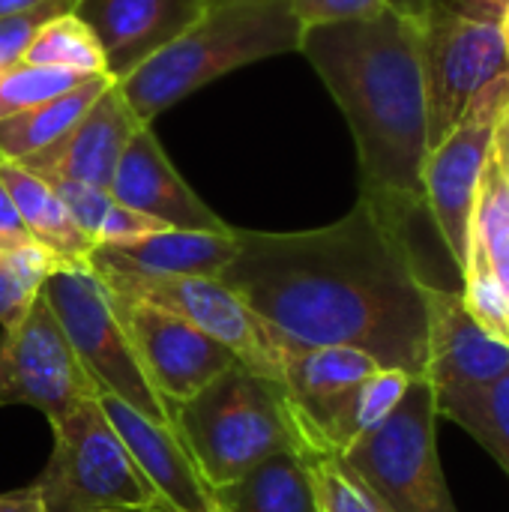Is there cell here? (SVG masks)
<instances>
[{
    "label": "cell",
    "instance_id": "obj_1",
    "mask_svg": "<svg viewBox=\"0 0 509 512\" xmlns=\"http://www.w3.org/2000/svg\"><path fill=\"white\" fill-rule=\"evenodd\" d=\"M228 285L267 327L276 348L348 345L381 369L423 378L429 306L414 243L357 201L342 219L309 231L234 228Z\"/></svg>",
    "mask_w": 509,
    "mask_h": 512
},
{
    "label": "cell",
    "instance_id": "obj_2",
    "mask_svg": "<svg viewBox=\"0 0 509 512\" xmlns=\"http://www.w3.org/2000/svg\"><path fill=\"white\" fill-rule=\"evenodd\" d=\"M300 54L348 120L360 165V201L411 240L414 225L429 216L423 195L429 111L420 21L384 6L369 18L306 27Z\"/></svg>",
    "mask_w": 509,
    "mask_h": 512
},
{
    "label": "cell",
    "instance_id": "obj_3",
    "mask_svg": "<svg viewBox=\"0 0 509 512\" xmlns=\"http://www.w3.org/2000/svg\"><path fill=\"white\" fill-rule=\"evenodd\" d=\"M303 24L288 0L267 3H219L165 51L117 81L141 123H153L165 108L201 90L204 84L243 69L249 63L300 51Z\"/></svg>",
    "mask_w": 509,
    "mask_h": 512
},
{
    "label": "cell",
    "instance_id": "obj_4",
    "mask_svg": "<svg viewBox=\"0 0 509 512\" xmlns=\"http://www.w3.org/2000/svg\"><path fill=\"white\" fill-rule=\"evenodd\" d=\"M174 429L213 489H225L276 453L306 456L285 387L237 363L174 408Z\"/></svg>",
    "mask_w": 509,
    "mask_h": 512
},
{
    "label": "cell",
    "instance_id": "obj_5",
    "mask_svg": "<svg viewBox=\"0 0 509 512\" xmlns=\"http://www.w3.org/2000/svg\"><path fill=\"white\" fill-rule=\"evenodd\" d=\"M39 297L54 312L78 366L96 393L123 402L156 426L174 429V411L153 390L117 315L114 297L90 264L57 267L45 279Z\"/></svg>",
    "mask_w": 509,
    "mask_h": 512
},
{
    "label": "cell",
    "instance_id": "obj_6",
    "mask_svg": "<svg viewBox=\"0 0 509 512\" xmlns=\"http://www.w3.org/2000/svg\"><path fill=\"white\" fill-rule=\"evenodd\" d=\"M54 450L33 480L45 512H171L108 423L96 396L51 423Z\"/></svg>",
    "mask_w": 509,
    "mask_h": 512
},
{
    "label": "cell",
    "instance_id": "obj_7",
    "mask_svg": "<svg viewBox=\"0 0 509 512\" xmlns=\"http://www.w3.org/2000/svg\"><path fill=\"white\" fill-rule=\"evenodd\" d=\"M435 423V390L426 378H414L399 408L336 459L381 512H459L438 459Z\"/></svg>",
    "mask_w": 509,
    "mask_h": 512
},
{
    "label": "cell",
    "instance_id": "obj_8",
    "mask_svg": "<svg viewBox=\"0 0 509 512\" xmlns=\"http://www.w3.org/2000/svg\"><path fill=\"white\" fill-rule=\"evenodd\" d=\"M420 57L432 150L462 120L474 96L509 72L501 21L474 15L456 0H435L420 21Z\"/></svg>",
    "mask_w": 509,
    "mask_h": 512
},
{
    "label": "cell",
    "instance_id": "obj_9",
    "mask_svg": "<svg viewBox=\"0 0 509 512\" xmlns=\"http://www.w3.org/2000/svg\"><path fill=\"white\" fill-rule=\"evenodd\" d=\"M507 108L509 72L474 96L462 120L429 150L423 165L426 213L459 273L468 264L477 192Z\"/></svg>",
    "mask_w": 509,
    "mask_h": 512
},
{
    "label": "cell",
    "instance_id": "obj_10",
    "mask_svg": "<svg viewBox=\"0 0 509 512\" xmlns=\"http://www.w3.org/2000/svg\"><path fill=\"white\" fill-rule=\"evenodd\" d=\"M102 285L114 297L150 303L156 309H165L207 336H213L219 345L234 351V357L249 366L252 372L282 384V351L276 348L267 327L252 315V309L219 279L210 276H153V273H135L123 267H108L90 261Z\"/></svg>",
    "mask_w": 509,
    "mask_h": 512
},
{
    "label": "cell",
    "instance_id": "obj_11",
    "mask_svg": "<svg viewBox=\"0 0 509 512\" xmlns=\"http://www.w3.org/2000/svg\"><path fill=\"white\" fill-rule=\"evenodd\" d=\"M90 396H96V387L39 297L21 324L0 333V408L30 405L51 426Z\"/></svg>",
    "mask_w": 509,
    "mask_h": 512
},
{
    "label": "cell",
    "instance_id": "obj_12",
    "mask_svg": "<svg viewBox=\"0 0 509 512\" xmlns=\"http://www.w3.org/2000/svg\"><path fill=\"white\" fill-rule=\"evenodd\" d=\"M114 306L153 390L171 411L240 363L234 351L165 309L126 297H114Z\"/></svg>",
    "mask_w": 509,
    "mask_h": 512
},
{
    "label": "cell",
    "instance_id": "obj_13",
    "mask_svg": "<svg viewBox=\"0 0 509 512\" xmlns=\"http://www.w3.org/2000/svg\"><path fill=\"white\" fill-rule=\"evenodd\" d=\"M429 354L423 378L435 402L486 390L509 375V345L474 321L459 291L426 285Z\"/></svg>",
    "mask_w": 509,
    "mask_h": 512
},
{
    "label": "cell",
    "instance_id": "obj_14",
    "mask_svg": "<svg viewBox=\"0 0 509 512\" xmlns=\"http://www.w3.org/2000/svg\"><path fill=\"white\" fill-rule=\"evenodd\" d=\"M213 0H75L72 15L96 36L111 81L129 78L183 36Z\"/></svg>",
    "mask_w": 509,
    "mask_h": 512
},
{
    "label": "cell",
    "instance_id": "obj_15",
    "mask_svg": "<svg viewBox=\"0 0 509 512\" xmlns=\"http://www.w3.org/2000/svg\"><path fill=\"white\" fill-rule=\"evenodd\" d=\"M111 198L180 231H216L228 234V225L216 210H210L198 192L180 177L162 150L153 126H141L129 147L123 150L114 180L108 186Z\"/></svg>",
    "mask_w": 509,
    "mask_h": 512
},
{
    "label": "cell",
    "instance_id": "obj_16",
    "mask_svg": "<svg viewBox=\"0 0 509 512\" xmlns=\"http://www.w3.org/2000/svg\"><path fill=\"white\" fill-rule=\"evenodd\" d=\"M141 126L147 123L135 117L120 84L114 81L63 138L18 165L39 177H66L96 189H108L123 150Z\"/></svg>",
    "mask_w": 509,
    "mask_h": 512
},
{
    "label": "cell",
    "instance_id": "obj_17",
    "mask_svg": "<svg viewBox=\"0 0 509 512\" xmlns=\"http://www.w3.org/2000/svg\"><path fill=\"white\" fill-rule=\"evenodd\" d=\"M381 366L348 345L300 348L282 354V387L306 441V456H327L324 429L339 405Z\"/></svg>",
    "mask_w": 509,
    "mask_h": 512
},
{
    "label": "cell",
    "instance_id": "obj_18",
    "mask_svg": "<svg viewBox=\"0 0 509 512\" xmlns=\"http://www.w3.org/2000/svg\"><path fill=\"white\" fill-rule=\"evenodd\" d=\"M96 402L168 510L225 512L216 498V489L198 471V465H195L192 453L186 450V444L180 441L177 429L156 426L111 396L96 393Z\"/></svg>",
    "mask_w": 509,
    "mask_h": 512
},
{
    "label": "cell",
    "instance_id": "obj_19",
    "mask_svg": "<svg viewBox=\"0 0 509 512\" xmlns=\"http://www.w3.org/2000/svg\"><path fill=\"white\" fill-rule=\"evenodd\" d=\"M234 255H237L234 228L228 234L165 228L123 246H96L90 261L135 270V273H153V276L219 279L222 270L234 261Z\"/></svg>",
    "mask_w": 509,
    "mask_h": 512
},
{
    "label": "cell",
    "instance_id": "obj_20",
    "mask_svg": "<svg viewBox=\"0 0 509 512\" xmlns=\"http://www.w3.org/2000/svg\"><path fill=\"white\" fill-rule=\"evenodd\" d=\"M0 183L6 186L15 213L24 225V231L42 243L48 252H54L63 264H90L93 243L78 231L72 216L66 213L60 195L51 189L48 180L39 174L21 168V165H0Z\"/></svg>",
    "mask_w": 509,
    "mask_h": 512
},
{
    "label": "cell",
    "instance_id": "obj_21",
    "mask_svg": "<svg viewBox=\"0 0 509 512\" xmlns=\"http://www.w3.org/2000/svg\"><path fill=\"white\" fill-rule=\"evenodd\" d=\"M114 81L108 75H93L84 84H78L75 90L48 99L42 105H33L27 111H18L12 117L0 120V165L12 162H24L27 156L51 147L57 138H63L78 120L81 114L111 87Z\"/></svg>",
    "mask_w": 509,
    "mask_h": 512
},
{
    "label": "cell",
    "instance_id": "obj_22",
    "mask_svg": "<svg viewBox=\"0 0 509 512\" xmlns=\"http://www.w3.org/2000/svg\"><path fill=\"white\" fill-rule=\"evenodd\" d=\"M225 512H318L309 465L300 453H276L243 474L237 483L216 489Z\"/></svg>",
    "mask_w": 509,
    "mask_h": 512
},
{
    "label": "cell",
    "instance_id": "obj_23",
    "mask_svg": "<svg viewBox=\"0 0 509 512\" xmlns=\"http://www.w3.org/2000/svg\"><path fill=\"white\" fill-rule=\"evenodd\" d=\"M411 381L414 378L399 372V369H378L360 387H354L351 396L333 414L330 426L324 429L327 456H342L360 438L375 432L399 408V402L405 399Z\"/></svg>",
    "mask_w": 509,
    "mask_h": 512
},
{
    "label": "cell",
    "instance_id": "obj_24",
    "mask_svg": "<svg viewBox=\"0 0 509 512\" xmlns=\"http://www.w3.org/2000/svg\"><path fill=\"white\" fill-rule=\"evenodd\" d=\"M57 267H63V261L33 237L15 240L6 249L0 258V330L21 324Z\"/></svg>",
    "mask_w": 509,
    "mask_h": 512
},
{
    "label": "cell",
    "instance_id": "obj_25",
    "mask_svg": "<svg viewBox=\"0 0 509 512\" xmlns=\"http://www.w3.org/2000/svg\"><path fill=\"white\" fill-rule=\"evenodd\" d=\"M21 63L66 69V72L87 75V78L90 75H108L105 72V57H102V48H99L96 36L72 12L45 21L36 30V36L30 39Z\"/></svg>",
    "mask_w": 509,
    "mask_h": 512
},
{
    "label": "cell",
    "instance_id": "obj_26",
    "mask_svg": "<svg viewBox=\"0 0 509 512\" xmlns=\"http://www.w3.org/2000/svg\"><path fill=\"white\" fill-rule=\"evenodd\" d=\"M435 405L438 417L453 420L471 438H477L509 477V375L486 390L441 399Z\"/></svg>",
    "mask_w": 509,
    "mask_h": 512
},
{
    "label": "cell",
    "instance_id": "obj_27",
    "mask_svg": "<svg viewBox=\"0 0 509 512\" xmlns=\"http://www.w3.org/2000/svg\"><path fill=\"white\" fill-rule=\"evenodd\" d=\"M471 240H477L486 249V258L501 279V285L509 291V186L501 162L492 156L486 162L480 192H477V207H474V228Z\"/></svg>",
    "mask_w": 509,
    "mask_h": 512
},
{
    "label": "cell",
    "instance_id": "obj_28",
    "mask_svg": "<svg viewBox=\"0 0 509 512\" xmlns=\"http://www.w3.org/2000/svg\"><path fill=\"white\" fill-rule=\"evenodd\" d=\"M462 279H465L462 300H465L468 312L474 315V321L480 327H486L492 336H498L504 345H509V291L495 276V270L486 258V249L477 240H471V252H468Z\"/></svg>",
    "mask_w": 509,
    "mask_h": 512
},
{
    "label": "cell",
    "instance_id": "obj_29",
    "mask_svg": "<svg viewBox=\"0 0 509 512\" xmlns=\"http://www.w3.org/2000/svg\"><path fill=\"white\" fill-rule=\"evenodd\" d=\"M84 81H87V75H78V72L15 63L0 72V120L12 117L18 111H27L33 105H42L48 99H57Z\"/></svg>",
    "mask_w": 509,
    "mask_h": 512
},
{
    "label": "cell",
    "instance_id": "obj_30",
    "mask_svg": "<svg viewBox=\"0 0 509 512\" xmlns=\"http://www.w3.org/2000/svg\"><path fill=\"white\" fill-rule=\"evenodd\" d=\"M309 465L318 512H381L360 480L336 456H303Z\"/></svg>",
    "mask_w": 509,
    "mask_h": 512
},
{
    "label": "cell",
    "instance_id": "obj_31",
    "mask_svg": "<svg viewBox=\"0 0 509 512\" xmlns=\"http://www.w3.org/2000/svg\"><path fill=\"white\" fill-rule=\"evenodd\" d=\"M51 183V189L60 195L66 213L72 216V222L78 225V231L96 246V234L105 222V213L111 210L114 198L108 189H96V186H87V183H78V180H66V177H42Z\"/></svg>",
    "mask_w": 509,
    "mask_h": 512
},
{
    "label": "cell",
    "instance_id": "obj_32",
    "mask_svg": "<svg viewBox=\"0 0 509 512\" xmlns=\"http://www.w3.org/2000/svg\"><path fill=\"white\" fill-rule=\"evenodd\" d=\"M72 6H75V0H51L45 6H36V9H27V12H15V15L0 18V72L9 69V66H15V63H21L30 39L36 36V30L45 21L72 12Z\"/></svg>",
    "mask_w": 509,
    "mask_h": 512
},
{
    "label": "cell",
    "instance_id": "obj_33",
    "mask_svg": "<svg viewBox=\"0 0 509 512\" xmlns=\"http://www.w3.org/2000/svg\"><path fill=\"white\" fill-rule=\"evenodd\" d=\"M291 12L297 21L306 27H321V24H342V21H357L381 12L387 0H288Z\"/></svg>",
    "mask_w": 509,
    "mask_h": 512
},
{
    "label": "cell",
    "instance_id": "obj_34",
    "mask_svg": "<svg viewBox=\"0 0 509 512\" xmlns=\"http://www.w3.org/2000/svg\"><path fill=\"white\" fill-rule=\"evenodd\" d=\"M168 225L114 201L111 210L105 213V222L96 234V246H123V243H132V240H141L147 234H156V231H165Z\"/></svg>",
    "mask_w": 509,
    "mask_h": 512
},
{
    "label": "cell",
    "instance_id": "obj_35",
    "mask_svg": "<svg viewBox=\"0 0 509 512\" xmlns=\"http://www.w3.org/2000/svg\"><path fill=\"white\" fill-rule=\"evenodd\" d=\"M0 512H45V507H42V498H39L36 486L30 483L27 489L3 492L0 495Z\"/></svg>",
    "mask_w": 509,
    "mask_h": 512
},
{
    "label": "cell",
    "instance_id": "obj_36",
    "mask_svg": "<svg viewBox=\"0 0 509 512\" xmlns=\"http://www.w3.org/2000/svg\"><path fill=\"white\" fill-rule=\"evenodd\" d=\"M0 237H12V240L30 237V234L24 231L18 213H15V204H12V198H9V192H6L3 183H0Z\"/></svg>",
    "mask_w": 509,
    "mask_h": 512
},
{
    "label": "cell",
    "instance_id": "obj_37",
    "mask_svg": "<svg viewBox=\"0 0 509 512\" xmlns=\"http://www.w3.org/2000/svg\"><path fill=\"white\" fill-rule=\"evenodd\" d=\"M462 9H468V12H474V15H483V18H495V21H501V12H504V6H507L509 0H456Z\"/></svg>",
    "mask_w": 509,
    "mask_h": 512
},
{
    "label": "cell",
    "instance_id": "obj_38",
    "mask_svg": "<svg viewBox=\"0 0 509 512\" xmlns=\"http://www.w3.org/2000/svg\"><path fill=\"white\" fill-rule=\"evenodd\" d=\"M387 6L414 18V21H423L429 15V9L435 6V0H387Z\"/></svg>",
    "mask_w": 509,
    "mask_h": 512
},
{
    "label": "cell",
    "instance_id": "obj_39",
    "mask_svg": "<svg viewBox=\"0 0 509 512\" xmlns=\"http://www.w3.org/2000/svg\"><path fill=\"white\" fill-rule=\"evenodd\" d=\"M45 3H51V0H0V18L15 15V12L36 9V6H45Z\"/></svg>",
    "mask_w": 509,
    "mask_h": 512
},
{
    "label": "cell",
    "instance_id": "obj_40",
    "mask_svg": "<svg viewBox=\"0 0 509 512\" xmlns=\"http://www.w3.org/2000/svg\"><path fill=\"white\" fill-rule=\"evenodd\" d=\"M495 147L509 156V108L507 114H504V120H501V126H498V132H495Z\"/></svg>",
    "mask_w": 509,
    "mask_h": 512
},
{
    "label": "cell",
    "instance_id": "obj_41",
    "mask_svg": "<svg viewBox=\"0 0 509 512\" xmlns=\"http://www.w3.org/2000/svg\"><path fill=\"white\" fill-rule=\"evenodd\" d=\"M501 33H504V45H507V57H509V3L501 12Z\"/></svg>",
    "mask_w": 509,
    "mask_h": 512
},
{
    "label": "cell",
    "instance_id": "obj_42",
    "mask_svg": "<svg viewBox=\"0 0 509 512\" xmlns=\"http://www.w3.org/2000/svg\"><path fill=\"white\" fill-rule=\"evenodd\" d=\"M495 156H498V162H501V171H504V177H507V186H509V156L507 153H501L498 147H495Z\"/></svg>",
    "mask_w": 509,
    "mask_h": 512
},
{
    "label": "cell",
    "instance_id": "obj_43",
    "mask_svg": "<svg viewBox=\"0 0 509 512\" xmlns=\"http://www.w3.org/2000/svg\"><path fill=\"white\" fill-rule=\"evenodd\" d=\"M18 240H24V237H18ZM12 243H15V240H12V237H0V258H3V255H6V249H9V246H12Z\"/></svg>",
    "mask_w": 509,
    "mask_h": 512
},
{
    "label": "cell",
    "instance_id": "obj_44",
    "mask_svg": "<svg viewBox=\"0 0 509 512\" xmlns=\"http://www.w3.org/2000/svg\"><path fill=\"white\" fill-rule=\"evenodd\" d=\"M219 3H267V0H219Z\"/></svg>",
    "mask_w": 509,
    "mask_h": 512
}]
</instances>
